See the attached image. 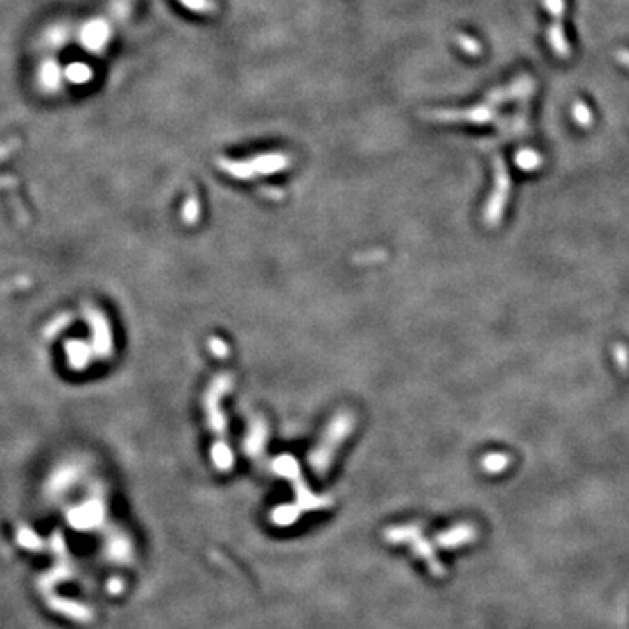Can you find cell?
<instances>
[{
	"instance_id": "1",
	"label": "cell",
	"mask_w": 629,
	"mask_h": 629,
	"mask_svg": "<svg viewBox=\"0 0 629 629\" xmlns=\"http://www.w3.org/2000/svg\"><path fill=\"white\" fill-rule=\"evenodd\" d=\"M353 416L350 413H339L338 416L332 418V422L329 423L327 430L322 436L320 442L317 444V447L309 453V465L320 477H324L329 472L334 460L336 451L339 449L343 440L350 436V432L353 430Z\"/></svg>"
},
{
	"instance_id": "2",
	"label": "cell",
	"mask_w": 629,
	"mask_h": 629,
	"mask_svg": "<svg viewBox=\"0 0 629 629\" xmlns=\"http://www.w3.org/2000/svg\"><path fill=\"white\" fill-rule=\"evenodd\" d=\"M493 164H495V187L484 207V222L490 227H495L502 221L510 196V175L507 171L506 161L502 160V156H495Z\"/></svg>"
},
{
	"instance_id": "3",
	"label": "cell",
	"mask_w": 629,
	"mask_h": 629,
	"mask_svg": "<svg viewBox=\"0 0 629 629\" xmlns=\"http://www.w3.org/2000/svg\"><path fill=\"white\" fill-rule=\"evenodd\" d=\"M386 540L395 544H402V542H411L413 551L422 558L423 561H426V565L430 567V571L436 577H442L446 574L442 565L439 563L437 560L436 553H433V546H430L426 542L425 538H423L422 530L418 526H400V528H390L386 530Z\"/></svg>"
},
{
	"instance_id": "4",
	"label": "cell",
	"mask_w": 629,
	"mask_h": 629,
	"mask_svg": "<svg viewBox=\"0 0 629 629\" xmlns=\"http://www.w3.org/2000/svg\"><path fill=\"white\" fill-rule=\"evenodd\" d=\"M275 470L278 474H284V476L292 477V483H294V490H295V506L299 509L304 510H311V509H320V507L325 506V500L320 499V497L313 495L311 491L306 490L304 483L301 479V474H299L298 465H295V460L288 458V456H284V458L275 460Z\"/></svg>"
},
{
	"instance_id": "5",
	"label": "cell",
	"mask_w": 629,
	"mask_h": 629,
	"mask_svg": "<svg viewBox=\"0 0 629 629\" xmlns=\"http://www.w3.org/2000/svg\"><path fill=\"white\" fill-rule=\"evenodd\" d=\"M535 80L530 76H521L509 87H497L486 95V105L495 107L510 100H524L533 93Z\"/></svg>"
},
{
	"instance_id": "6",
	"label": "cell",
	"mask_w": 629,
	"mask_h": 629,
	"mask_svg": "<svg viewBox=\"0 0 629 629\" xmlns=\"http://www.w3.org/2000/svg\"><path fill=\"white\" fill-rule=\"evenodd\" d=\"M432 117L437 121H467L476 124H486L499 119L497 110L486 103L465 110H433Z\"/></svg>"
},
{
	"instance_id": "7",
	"label": "cell",
	"mask_w": 629,
	"mask_h": 629,
	"mask_svg": "<svg viewBox=\"0 0 629 629\" xmlns=\"http://www.w3.org/2000/svg\"><path fill=\"white\" fill-rule=\"evenodd\" d=\"M247 163L252 171V177H255V175H271L284 171L291 164V157L282 153H269L252 157Z\"/></svg>"
},
{
	"instance_id": "8",
	"label": "cell",
	"mask_w": 629,
	"mask_h": 629,
	"mask_svg": "<svg viewBox=\"0 0 629 629\" xmlns=\"http://www.w3.org/2000/svg\"><path fill=\"white\" fill-rule=\"evenodd\" d=\"M477 538L476 528L470 524H458V526L451 528L449 531H444L437 537V542L440 547H460L465 544L472 542Z\"/></svg>"
},
{
	"instance_id": "9",
	"label": "cell",
	"mask_w": 629,
	"mask_h": 629,
	"mask_svg": "<svg viewBox=\"0 0 629 629\" xmlns=\"http://www.w3.org/2000/svg\"><path fill=\"white\" fill-rule=\"evenodd\" d=\"M547 40H549L551 49L554 51V55L561 60H568L571 55L570 42H568L567 35H565L563 28V19L553 18V23L547 28Z\"/></svg>"
},
{
	"instance_id": "10",
	"label": "cell",
	"mask_w": 629,
	"mask_h": 629,
	"mask_svg": "<svg viewBox=\"0 0 629 629\" xmlns=\"http://www.w3.org/2000/svg\"><path fill=\"white\" fill-rule=\"evenodd\" d=\"M514 161H516V164L523 171H535V170H538V168L542 166V163H544L542 156H540V154H538L537 150H533V149H521V150H517V154H516V157H514Z\"/></svg>"
},
{
	"instance_id": "11",
	"label": "cell",
	"mask_w": 629,
	"mask_h": 629,
	"mask_svg": "<svg viewBox=\"0 0 629 629\" xmlns=\"http://www.w3.org/2000/svg\"><path fill=\"white\" fill-rule=\"evenodd\" d=\"M481 465L488 474L503 472L510 465V456L506 455V453H490V455L484 456Z\"/></svg>"
},
{
	"instance_id": "12",
	"label": "cell",
	"mask_w": 629,
	"mask_h": 629,
	"mask_svg": "<svg viewBox=\"0 0 629 629\" xmlns=\"http://www.w3.org/2000/svg\"><path fill=\"white\" fill-rule=\"evenodd\" d=\"M571 116H574V121L578 124L580 128H591L593 124V112H591V107L587 105L586 102H582V100H577L571 107Z\"/></svg>"
},
{
	"instance_id": "13",
	"label": "cell",
	"mask_w": 629,
	"mask_h": 629,
	"mask_svg": "<svg viewBox=\"0 0 629 629\" xmlns=\"http://www.w3.org/2000/svg\"><path fill=\"white\" fill-rule=\"evenodd\" d=\"M299 507L295 506H284V507H278V509H275L273 510V521L277 524H292L294 523V521H298V517H299Z\"/></svg>"
},
{
	"instance_id": "14",
	"label": "cell",
	"mask_w": 629,
	"mask_h": 629,
	"mask_svg": "<svg viewBox=\"0 0 629 629\" xmlns=\"http://www.w3.org/2000/svg\"><path fill=\"white\" fill-rule=\"evenodd\" d=\"M612 356H614V362L619 371H629V350L624 343H617V345L612 346Z\"/></svg>"
},
{
	"instance_id": "15",
	"label": "cell",
	"mask_w": 629,
	"mask_h": 629,
	"mask_svg": "<svg viewBox=\"0 0 629 629\" xmlns=\"http://www.w3.org/2000/svg\"><path fill=\"white\" fill-rule=\"evenodd\" d=\"M178 2H180L182 6H186L187 9H191V11L205 12V15H208V12H214L215 9H217V6H215L214 0H178Z\"/></svg>"
},
{
	"instance_id": "16",
	"label": "cell",
	"mask_w": 629,
	"mask_h": 629,
	"mask_svg": "<svg viewBox=\"0 0 629 629\" xmlns=\"http://www.w3.org/2000/svg\"><path fill=\"white\" fill-rule=\"evenodd\" d=\"M456 42H458V46L462 48V51H465L467 55L470 56H479L481 51H483L481 44L470 35H463V33L462 35H456Z\"/></svg>"
},
{
	"instance_id": "17",
	"label": "cell",
	"mask_w": 629,
	"mask_h": 629,
	"mask_svg": "<svg viewBox=\"0 0 629 629\" xmlns=\"http://www.w3.org/2000/svg\"><path fill=\"white\" fill-rule=\"evenodd\" d=\"M544 8L551 12V16L556 19H563L565 11H567V4L565 0H542Z\"/></svg>"
},
{
	"instance_id": "18",
	"label": "cell",
	"mask_w": 629,
	"mask_h": 629,
	"mask_svg": "<svg viewBox=\"0 0 629 629\" xmlns=\"http://www.w3.org/2000/svg\"><path fill=\"white\" fill-rule=\"evenodd\" d=\"M69 77L74 83H86V80L92 77V72H89V69H87L86 65H79V63H77V65L70 67L69 69Z\"/></svg>"
},
{
	"instance_id": "19",
	"label": "cell",
	"mask_w": 629,
	"mask_h": 629,
	"mask_svg": "<svg viewBox=\"0 0 629 629\" xmlns=\"http://www.w3.org/2000/svg\"><path fill=\"white\" fill-rule=\"evenodd\" d=\"M615 58H617V62L621 63V65H624L626 69H629V49H626V48L617 49V51H615Z\"/></svg>"
}]
</instances>
